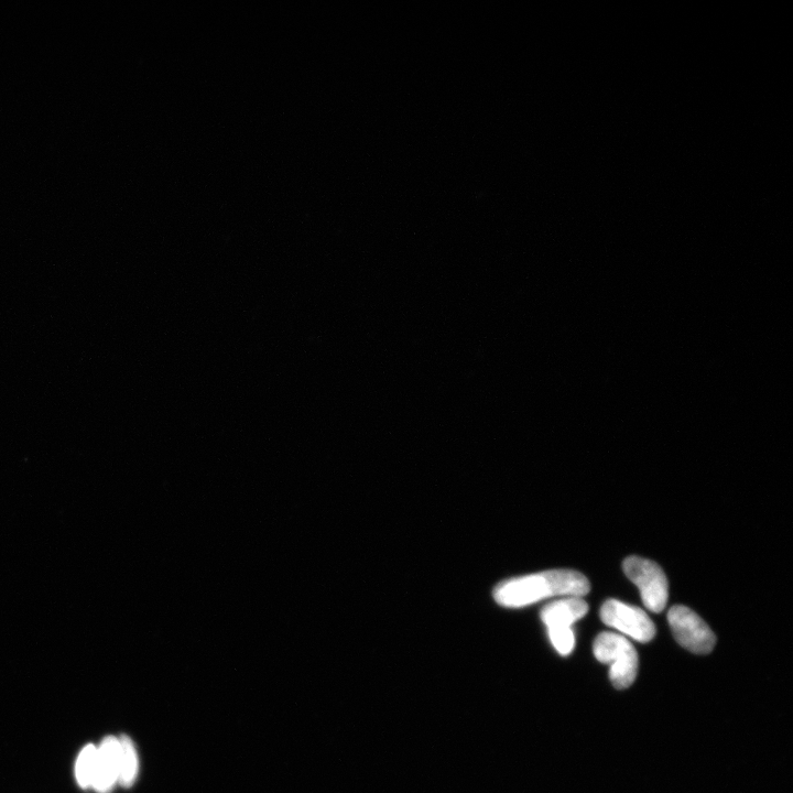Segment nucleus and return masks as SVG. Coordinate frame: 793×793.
Returning <instances> with one entry per match:
<instances>
[{"label": "nucleus", "mask_w": 793, "mask_h": 793, "mask_svg": "<svg viewBox=\"0 0 793 793\" xmlns=\"http://www.w3.org/2000/svg\"><path fill=\"white\" fill-rule=\"evenodd\" d=\"M591 584L578 571L559 569L525 575L499 583L494 600L507 608H521L551 597H582L589 594Z\"/></svg>", "instance_id": "1"}, {"label": "nucleus", "mask_w": 793, "mask_h": 793, "mask_svg": "<svg viewBox=\"0 0 793 793\" xmlns=\"http://www.w3.org/2000/svg\"><path fill=\"white\" fill-rule=\"evenodd\" d=\"M593 653L603 664L611 665L613 686L624 690L632 686L638 673V654L629 640L615 633H602L596 637Z\"/></svg>", "instance_id": "2"}, {"label": "nucleus", "mask_w": 793, "mask_h": 793, "mask_svg": "<svg viewBox=\"0 0 793 793\" xmlns=\"http://www.w3.org/2000/svg\"><path fill=\"white\" fill-rule=\"evenodd\" d=\"M623 568L627 578L639 589L648 610L654 613L664 611L669 597L668 580L664 570L654 561L635 556L627 558Z\"/></svg>", "instance_id": "3"}, {"label": "nucleus", "mask_w": 793, "mask_h": 793, "mask_svg": "<svg viewBox=\"0 0 793 793\" xmlns=\"http://www.w3.org/2000/svg\"><path fill=\"white\" fill-rule=\"evenodd\" d=\"M668 622L677 642L693 654H710L716 637L703 619L689 607L676 605L670 608Z\"/></svg>", "instance_id": "4"}, {"label": "nucleus", "mask_w": 793, "mask_h": 793, "mask_svg": "<svg viewBox=\"0 0 793 793\" xmlns=\"http://www.w3.org/2000/svg\"><path fill=\"white\" fill-rule=\"evenodd\" d=\"M602 622L639 643H649L656 636V626L642 608L610 600L601 608Z\"/></svg>", "instance_id": "5"}, {"label": "nucleus", "mask_w": 793, "mask_h": 793, "mask_svg": "<svg viewBox=\"0 0 793 793\" xmlns=\"http://www.w3.org/2000/svg\"><path fill=\"white\" fill-rule=\"evenodd\" d=\"M122 748L119 738L107 736L97 748L92 788L99 793H110L118 784L121 771Z\"/></svg>", "instance_id": "6"}, {"label": "nucleus", "mask_w": 793, "mask_h": 793, "mask_svg": "<svg viewBox=\"0 0 793 793\" xmlns=\"http://www.w3.org/2000/svg\"><path fill=\"white\" fill-rule=\"evenodd\" d=\"M589 612V605L581 597H567L543 607L541 621L548 630H569Z\"/></svg>", "instance_id": "7"}, {"label": "nucleus", "mask_w": 793, "mask_h": 793, "mask_svg": "<svg viewBox=\"0 0 793 793\" xmlns=\"http://www.w3.org/2000/svg\"><path fill=\"white\" fill-rule=\"evenodd\" d=\"M121 743V771H119L118 784L124 788L135 785L139 773V760L137 749L132 738L127 735L119 737Z\"/></svg>", "instance_id": "8"}, {"label": "nucleus", "mask_w": 793, "mask_h": 793, "mask_svg": "<svg viewBox=\"0 0 793 793\" xmlns=\"http://www.w3.org/2000/svg\"><path fill=\"white\" fill-rule=\"evenodd\" d=\"M97 747L90 744L82 749L75 764V777L79 786L88 790L92 788L95 773Z\"/></svg>", "instance_id": "9"}]
</instances>
